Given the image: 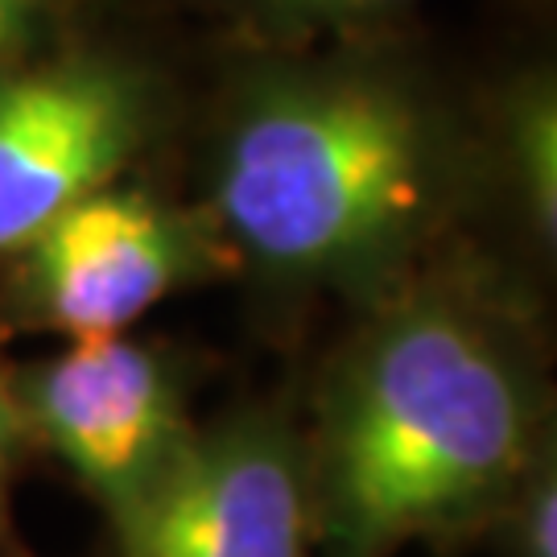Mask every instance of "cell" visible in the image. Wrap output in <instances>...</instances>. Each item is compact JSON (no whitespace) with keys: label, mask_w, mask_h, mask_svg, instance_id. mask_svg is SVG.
Wrapping results in <instances>:
<instances>
[{"label":"cell","mask_w":557,"mask_h":557,"mask_svg":"<svg viewBox=\"0 0 557 557\" xmlns=\"http://www.w3.org/2000/svg\"><path fill=\"white\" fill-rule=\"evenodd\" d=\"M232 21L252 46H314L322 38H363L418 0H186Z\"/></svg>","instance_id":"ba28073f"},{"label":"cell","mask_w":557,"mask_h":557,"mask_svg":"<svg viewBox=\"0 0 557 557\" xmlns=\"http://www.w3.org/2000/svg\"><path fill=\"white\" fill-rule=\"evenodd\" d=\"M165 120V79L116 41H71L0 71V264L71 202L133 170Z\"/></svg>","instance_id":"3957f363"},{"label":"cell","mask_w":557,"mask_h":557,"mask_svg":"<svg viewBox=\"0 0 557 557\" xmlns=\"http://www.w3.org/2000/svg\"><path fill=\"white\" fill-rule=\"evenodd\" d=\"M116 554L314 557L306 434L264 405L195 425Z\"/></svg>","instance_id":"8992f818"},{"label":"cell","mask_w":557,"mask_h":557,"mask_svg":"<svg viewBox=\"0 0 557 557\" xmlns=\"http://www.w3.org/2000/svg\"><path fill=\"white\" fill-rule=\"evenodd\" d=\"M71 9L75 0H0V71L59 46Z\"/></svg>","instance_id":"30bf717a"},{"label":"cell","mask_w":557,"mask_h":557,"mask_svg":"<svg viewBox=\"0 0 557 557\" xmlns=\"http://www.w3.org/2000/svg\"><path fill=\"white\" fill-rule=\"evenodd\" d=\"M496 149L520 215L541 248H554L557 227V100L554 75L529 66L496 103Z\"/></svg>","instance_id":"52a82bcc"},{"label":"cell","mask_w":557,"mask_h":557,"mask_svg":"<svg viewBox=\"0 0 557 557\" xmlns=\"http://www.w3.org/2000/svg\"><path fill=\"white\" fill-rule=\"evenodd\" d=\"M483 149L380 34L257 46L227 75L207 223L277 294L368 306L442 248Z\"/></svg>","instance_id":"6da1fadb"},{"label":"cell","mask_w":557,"mask_h":557,"mask_svg":"<svg viewBox=\"0 0 557 557\" xmlns=\"http://www.w3.org/2000/svg\"><path fill=\"white\" fill-rule=\"evenodd\" d=\"M29 438L46 442L100 499L116 541L145 512L190 438L178 363L137 338H83L13 376Z\"/></svg>","instance_id":"277c9868"},{"label":"cell","mask_w":557,"mask_h":557,"mask_svg":"<svg viewBox=\"0 0 557 557\" xmlns=\"http://www.w3.org/2000/svg\"><path fill=\"white\" fill-rule=\"evenodd\" d=\"M29 425L21 418L17 393H13V372L0 368V508H4V492H9V479L17 471L21 450L29 446Z\"/></svg>","instance_id":"8fae6325"},{"label":"cell","mask_w":557,"mask_h":557,"mask_svg":"<svg viewBox=\"0 0 557 557\" xmlns=\"http://www.w3.org/2000/svg\"><path fill=\"white\" fill-rule=\"evenodd\" d=\"M13 260L21 314L71 343L124 335L182 285L232 269L202 211L116 182L71 202Z\"/></svg>","instance_id":"5b68a950"},{"label":"cell","mask_w":557,"mask_h":557,"mask_svg":"<svg viewBox=\"0 0 557 557\" xmlns=\"http://www.w3.org/2000/svg\"><path fill=\"white\" fill-rule=\"evenodd\" d=\"M499 524H508L512 557H557V471L554 446H545L541 458L520 479L517 496L508 499Z\"/></svg>","instance_id":"9c48e42d"},{"label":"cell","mask_w":557,"mask_h":557,"mask_svg":"<svg viewBox=\"0 0 557 557\" xmlns=\"http://www.w3.org/2000/svg\"><path fill=\"white\" fill-rule=\"evenodd\" d=\"M306 434L314 557L455 549L549 446L533 326L479 260L438 252L368 301Z\"/></svg>","instance_id":"7a4b0ae2"}]
</instances>
